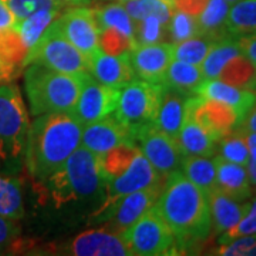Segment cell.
Segmentation results:
<instances>
[{"label":"cell","instance_id":"50","mask_svg":"<svg viewBox=\"0 0 256 256\" xmlns=\"http://www.w3.org/2000/svg\"><path fill=\"white\" fill-rule=\"evenodd\" d=\"M244 136H245V140H246L249 156H250L252 161H256V132H244Z\"/></svg>","mask_w":256,"mask_h":256},{"label":"cell","instance_id":"17","mask_svg":"<svg viewBox=\"0 0 256 256\" xmlns=\"http://www.w3.org/2000/svg\"><path fill=\"white\" fill-rule=\"evenodd\" d=\"M128 142H134V138L114 116L82 127V146L96 156H104L112 148Z\"/></svg>","mask_w":256,"mask_h":256},{"label":"cell","instance_id":"42","mask_svg":"<svg viewBox=\"0 0 256 256\" xmlns=\"http://www.w3.org/2000/svg\"><path fill=\"white\" fill-rule=\"evenodd\" d=\"M245 235H256V198L249 202V210L245 216L238 224L220 235V244H226L232 239L245 236Z\"/></svg>","mask_w":256,"mask_h":256},{"label":"cell","instance_id":"14","mask_svg":"<svg viewBox=\"0 0 256 256\" xmlns=\"http://www.w3.org/2000/svg\"><path fill=\"white\" fill-rule=\"evenodd\" d=\"M186 117L194 118L218 144V141L238 128L240 117L226 104L191 96L186 102Z\"/></svg>","mask_w":256,"mask_h":256},{"label":"cell","instance_id":"30","mask_svg":"<svg viewBox=\"0 0 256 256\" xmlns=\"http://www.w3.org/2000/svg\"><path fill=\"white\" fill-rule=\"evenodd\" d=\"M0 216L18 220L24 216V202L20 181L0 174Z\"/></svg>","mask_w":256,"mask_h":256},{"label":"cell","instance_id":"13","mask_svg":"<svg viewBox=\"0 0 256 256\" xmlns=\"http://www.w3.org/2000/svg\"><path fill=\"white\" fill-rule=\"evenodd\" d=\"M120 90L121 88L101 84L92 77V74L87 73L76 107L72 112L73 117L84 127L112 116V112L117 108Z\"/></svg>","mask_w":256,"mask_h":256},{"label":"cell","instance_id":"10","mask_svg":"<svg viewBox=\"0 0 256 256\" xmlns=\"http://www.w3.org/2000/svg\"><path fill=\"white\" fill-rule=\"evenodd\" d=\"M164 181V176L150 164V161L140 151L137 156L134 158V161L122 174L108 182H106L104 201L96 212L106 210L107 208H110L112 204H116L118 200L127 196L132 192L146 190L150 186L162 185Z\"/></svg>","mask_w":256,"mask_h":256},{"label":"cell","instance_id":"5","mask_svg":"<svg viewBox=\"0 0 256 256\" xmlns=\"http://www.w3.org/2000/svg\"><path fill=\"white\" fill-rule=\"evenodd\" d=\"M30 122L16 84L0 86V162L13 165L24 156Z\"/></svg>","mask_w":256,"mask_h":256},{"label":"cell","instance_id":"31","mask_svg":"<svg viewBox=\"0 0 256 256\" xmlns=\"http://www.w3.org/2000/svg\"><path fill=\"white\" fill-rule=\"evenodd\" d=\"M226 28L230 36L256 34V0H239L229 9Z\"/></svg>","mask_w":256,"mask_h":256},{"label":"cell","instance_id":"20","mask_svg":"<svg viewBox=\"0 0 256 256\" xmlns=\"http://www.w3.org/2000/svg\"><path fill=\"white\" fill-rule=\"evenodd\" d=\"M208 202L212 229L216 235H222L234 228L249 210V202L236 201L218 188L208 194Z\"/></svg>","mask_w":256,"mask_h":256},{"label":"cell","instance_id":"47","mask_svg":"<svg viewBox=\"0 0 256 256\" xmlns=\"http://www.w3.org/2000/svg\"><path fill=\"white\" fill-rule=\"evenodd\" d=\"M18 20L4 0H0V30L16 26Z\"/></svg>","mask_w":256,"mask_h":256},{"label":"cell","instance_id":"16","mask_svg":"<svg viewBox=\"0 0 256 256\" xmlns=\"http://www.w3.org/2000/svg\"><path fill=\"white\" fill-rule=\"evenodd\" d=\"M64 254L74 256H132L121 235L108 229L82 232L64 246Z\"/></svg>","mask_w":256,"mask_h":256},{"label":"cell","instance_id":"55","mask_svg":"<svg viewBox=\"0 0 256 256\" xmlns=\"http://www.w3.org/2000/svg\"><path fill=\"white\" fill-rule=\"evenodd\" d=\"M162 2H166V3H170V4H171V0H162ZM171 6H172V4H171Z\"/></svg>","mask_w":256,"mask_h":256},{"label":"cell","instance_id":"32","mask_svg":"<svg viewBox=\"0 0 256 256\" xmlns=\"http://www.w3.org/2000/svg\"><path fill=\"white\" fill-rule=\"evenodd\" d=\"M138 152H140L138 146L134 142H128L116 146L111 151L106 152L104 156H101L100 166L104 182H108L122 174L134 161Z\"/></svg>","mask_w":256,"mask_h":256},{"label":"cell","instance_id":"1","mask_svg":"<svg viewBox=\"0 0 256 256\" xmlns=\"http://www.w3.org/2000/svg\"><path fill=\"white\" fill-rule=\"evenodd\" d=\"M154 206L172 230L181 254L210 238L212 220L208 195L181 171L165 178Z\"/></svg>","mask_w":256,"mask_h":256},{"label":"cell","instance_id":"7","mask_svg":"<svg viewBox=\"0 0 256 256\" xmlns=\"http://www.w3.org/2000/svg\"><path fill=\"white\" fill-rule=\"evenodd\" d=\"M161 82L134 80L120 90L117 108L112 116L136 136L138 130L154 122L160 102Z\"/></svg>","mask_w":256,"mask_h":256},{"label":"cell","instance_id":"2","mask_svg":"<svg viewBox=\"0 0 256 256\" xmlns=\"http://www.w3.org/2000/svg\"><path fill=\"white\" fill-rule=\"evenodd\" d=\"M82 126L68 112L43 114L30 126L24 162L36 182H46L82 146Z\"/></svg>","mask_w":256,"mask_h":256},{"label":"cell","instance_id":"33","mask_svg":"<svg viewBox=\"0 0 256 256\" xmlns=\"http://www.w3.org/2000/svg\"><path fill=\"white\" fill-rule=\"evenodd\" d=\"M60 13H62V10L57 9L40 10L34 14L16 23V28L23 38L24 44L28 47V50L42 38L47 28H50L56 18L60 16Z\"/></svg>","mask_w":256,"mask_h":256},{"label":"cell","instance_id":"15","mask_svg":"<svg viewBox=\"0 0 256 256\" xmlns=\"http://www.w3.org/2000/svg\"><path fill=\"white\" fill-rule=\"evenodd\" d=\"M174 60V44L168 42L137 46L130 54L136 78L148 82H161L168 66Z\"/></svg>","mask_w":256,"mask_h":256},{"label":"cell","instance_id":"26","mask_svg":"<svg viewBox=\"0 0 256 256\" xmlns=\"http://www.w3.org/2000/svg\"><path fill=\"white\" fill-rule=\"evenodd\" d=\"M28 52L30 50L24 44L16 26L0 30V63L18 77L24 70Z\"/></svg>","mask_w":256,"mask_h":256},{"label":"cell","instance_id":"25","mask_svg":"<svg viewBox=\"0 0 256 256\" xmlns=\"http://www.w3.org/2000/svg\"><path fill=\"white\" fill-rule=\"evenodd\" d=\"M230 6L232 4H229L225 0H208L204 10L196 16L200 34L210 37L212 40H220L222 37L230 36L226 28Z\"/></svg>","mask_w":256,"mask_h":256},{"label":"cell","instance_id":"35","mask_svg":"<svg viewBox=\"0 0 256 256\" xmlns=\"http://www.w3.org/2000/svg\"><path fill=\"white\" fill-rule=\"evenodd\" d=\"M215 42L216 40H212L210 37L196 36L176 43L174 44V60L201 66Z\"/></svg>","mask_w":256,"mask_h":256},{"label":"cell","instance_id":"29","mask_svg":"<svg viewBox=\"0 0 256 256\" xmlns=\"http://www.w3.org/2000/svg\"><path fill=\"white\" fill-rule=\"evenodd\" d=\"M218 80L240 90L256 92V64L245 54H238L229 60L218 76Z\"/></svg>","mask_w":256,"mask_h":256},{"label":"cell","instance_id":"3","mask_svg":"<svg viewBox=\"0 0 256 256\" xmlns=\"http://www.w3.org/2000/svg\"><path fill=\"white\" fill-rule=\"evenodd\" d=\"M87 73L66 74L42 64L26 66L24 88L32 114L34 117L53 112L72 114Z\"/></svg>","mask_w":256,"mask_h":256},{"label":"cell","instance_id":"6","mask_svg":"<svg viewBox=\"0 0 256 256\" xmlns=\"http://www.w3.org/2000/svg\"><path fill=\"white\" fill-rule=\"evenodd\" d=\"M120 235L132 255L165 256L181 254L175 235L156 212V206L150 208Z\"/></svg>","mask_w":256,"mask_h":256},{"label":"cell","instance_id":"37","mask_svg":"<svg viewBox=\"0 0 256 256\" xmlns=\"http://www.w3.org/2000/svg\"><path fill=\"white\" fill-rule=\"evenodd\" d=\"M136 23V42L137 46L144 44H154L166 42V32H168V22H165L158 16H146Z\"/></svg>","mask_w":256,"mask_h":256},{"label":"cell","instance_id":"36","mask_svg":"<svg viewBox=\"0 0 256 256\" xmlns=\"http://www.w3.org/2000/svg\"><path fill=\"white\" fill-rule=\"evenodd\" d=\"M196 36H201L196 18L181 10H172L170 22H168V32H166L168 40L166 42L171 44H176L184 40Z\"/></svg>","mask_w":256,"mask_h":256},{"label":"cell","instance_id":"54","mask_svg":"<svg viewBox=\"0 0 256 256\" xmlns=\"http://www.w3.org/2000/svg\"><path fill=\"white\" fill-rule=\"evenodd\" d=\"M116 2H118V3H122V4H124V3H128V2H131V0H116Z\"/></svg>","mask_w":256,"mask_h":256},{"label":"cell","instance_id":"46","mask_svg":"<svg viewBox=\"0 0 256 256\" xmlns=\"http://www.w3.org/2000/svg\"><path fill=\"white\" fill-rule=\"evenodd\" d=\"M238 44L242 54H245L256 64V34H248V36H239Z\"/></svg>","mask_w":256,"mask_h":256},{"label":"cell","instance_id":"45","mask_svg":"<svg viewBox=\"0 0 256 256\" xmlns=\"http://www.w3.org/2000/svg\"><path fill=\"white\" fill-rule=\"evenodd\" d=\"M206 3L208 0H171V4L174 9L185 12L195 18L204 10Z\"/></svg>","mask_w":256,"mask_h":256},{"label":"cell","instance_id":"27","mask_svg":"<svg viewBox=\"0 0 256 256\" xmlns=\"http://www.w3.org/2000/svg\"><path fill=\"white\" fill-rule=\"evenodd\" d=\"M240 48L238 44V38L235 36L222 37L214 43L210 53L206 54L205 60L202 62L201 72L205 80H215L226 66L229 60L240 54Z\"/></svg>","mask_w":256,"mask_h":256},{"label":"cell","instance_id":"11","mask_svg":"<svg viewBox=\"0 0 256 256\" xmlns=\"http://www.w3.org/2000/svg\"><path fill=\"white\" fill-rule=\"evenodd\" d=\"M54 23L60 33L87 58V62L100 50V28L94 10L87 6L66 9L56 18Z\"/></svg>","mask_w":256,"mask_h":256},{"label":"cell","instance_id":"24","mask_svg":"<svg viewBox=\"0 0 256 256\" xmlns=\"http://www.w3.org/2000/svg\"><path fill=\"white\" fill-rule=\"evenodd\" d=\"M204 82L205 78L200 66L172 60L165 72L161 84L191 97V96H196V92Z\"/></svg>","mask_w":256,"mask_h":256},{"label":"cell","instance_id":"40","mask_svg":"<svg viewBox=\"0 0 256 256\" xmlns=\"http://www.w3.org/2000/svg\"><path fill=\"white\" fill-rule=\"evenodd\" d=\"M124 8L134 22H138L146 16H158L165 22H170L174 8L162 0H131L124 3Z\"/></svg>","mask_w":256,"mask_h":256},{"label":"cell","instance_id":"39","mask_svg":"<svg viewBox=\"0 0 256 256\" xmlns=\"http://www.w3.org/2000/svg\"><path fill=\"white\" fill-rule=\"evenodd\" d=\"M98 44L102 53L111 56H130L137 47V42L132 37L122 34L116 28H100Z\"/></svg>","mask_w":256,"mask_h":256},{"label":"cell","instance_id":"48","mask_svg":"<svg viewBox=\"0 0 256 256\" xmlns=\"http://www.w3.org/2000/svg\"><path fill=\"white\" fill-rule=\"evenodd\" d=\"M238 130L242 132H256V102L239 122Z\"/></svg>","mask_w":256,"mask_h":256},{"label":"cell","instance_id":"53","mask_svg":"<svg viewBox=\"0 0 256 256\" xmlns=\"http://www.w3.org/2000/svg\"><path fill=\"white\" fill-rule=\"evenodd\" d=\"M225 2H228L229 4H234V3H236V2H239V0H225Z\"/></svg>","mask_w":256,"mask_h":256},{"label":"cell","instance_id":"8","mask_svg":"<svg viewBox=\"0 0 256 256\" xmlns=\"http://www.w3.org/2000/svg\"><path fill=\"white\" fill-rule=\"evenodd\" d=\"M54 22L42 38L30 48L24 67L28 64H42L60 73H87V58L60 33Z\"/></svg>","mask_w":256,"mask_h":256},{"label":"cell","instance_id":"38","mask_svg":"<svg viewBox=\"0 0 256 256\" xmlns=\"http://www.w3.org/2000/svg\"><path fill=\"white\" fill-rule=\"evenodd\" d=\"M220 144V156L229 162L246 166L250 156L246 146V140L242 131L234 130L226 137L218 141Z\"/></svg>","mask_w":256,"mask_h":256},{"label":"cell","instance_id":"44","mask_svg":"<svg viewBox=\"0 0 256 256\" xmlns=\"http://www.w3.org/2000/svg\"><path fill=\"white\" fill-rule=\"evenodd\" d=\"M18 235H20V226L16 224V220L0 216V250L12 245L14 240H18Z\"/></svg>","mask_w":256,"mask_h":256},{"label":"cell","instance_id":"4","mask_svg":"<svg viewBox=\"0 0 256 256\" xmlns=\"http://www.w3.org/2000/svg\"><path fill=\"white\" fill-rule=\"evenodd\" d=\"M44 184L56 206L92 198L106 185L100 156L80 146Z\"/></svg>","mask_w":256,"mask_h":256},{"label":"cell","instance_id":"12","mask_svg":"<svg viewBox=\"0 0 256 256\" xmlns=\"http://www.w3.org/2000/svg\"><path fill=\"white\" fill-rule=\"evenodd\" d=\"M134 142L141 154L164 178L181 170L182 156L176 140L156 130L152 124L138 130L134 136Z\"/></svg>","mask_w":256,"mask_h":256},{"label":"cell","instance_id":"49","mask_svg":"<svg viewBox=\"0 0 256 256\" xmlns=\"http://www.w3.org/2000/svg\"><path fill=\"white\" fill-rule=\"evenodd\" d=\"M58 8L62 10L72 9V8H82V6H87L92 0H56Z\"/></svg>","mask_w":256,"mask_h":256},{"label":"cell","instance_id":"56","mask_svg":"<svg viewBox=\"0 0 256 256\" xmlns=\"http://www.w3.org/2000/svg\"><path fill=\"white\" fill-rule=\"evenodd\" d=\"M4 2H8V0H4Z\"/></svg>","mask_w":256,"mask_h":256},{"label":"cell","instance_id":"18","mask_svg":"<svg viewBox=\"0 0 256 256\" xmlns=\"http://www.w3.org/2000/svg\"><path fill=\"white\" fill-rule=\"evenodd\" d=\"M188 96L175 92L172 88L161 84L160 102L156 108L152 126L165 132L166 136L176 140L184 122L186 120V102Z\"/></svg>","mask_w":256,"mask_h":256},{"label":"cell","instance_id":"28","mask_svg":"<svg viewBox=\"0 0 256 256\" xmlns=\"http://www.w3.org/2000/svg\"><path fill=\"white\" fill-rule=\"evenodd\" d=\"M180 171L206 195L216 188V166L210 156H184Z\"/></svg>","mask_w":256,"mask_h":256},{"label":"cell","instance_id":"21","mask_svg":"<svg viewBox=\"0 0 256 256\" xmlns=\"http://www.w3.org/2000/svg\"><path fill=\"white\" fill-rule=\"evenodd\" d=\"M196 94L206 100L218 101V102L232 107L239 114L240 121L256 102V92L240 90L234 86H229L226 82H220L218 78L205 80L198 88Z\"/></svg>","mask_w":256,"mask_h":256},{"label":"cell","instance_id":"41","mask_svg":"<svg viewBox=\"0 0 256 256\" xmlns=\"http://www.w3.org/2000/svg\"><path fill=\"white\" fill-rule=\"evenodd\" d=\"M6 3H8L9 9L12 10V13L14 14L18 22L34 14L40 10H62L58 8L56 0H8Z\"/></svg>","mask_w":256,"mask_h":256},{"label":"cell","instance_id":"34","mask_svg":"<svg viewBox=\"0 0 256 256\" xmlns=\"http://www.w3.org/2000/svg\"><path fill=\"white\" fill-rule=\"evenodd\" d=\"M94 14H96L98 28H116V30L121 32L122 34L136 38L134 37L136 23L131 18V16L128 14V12L126 10L122 3L116 2V3L107 4V6H102L100 9L94 10Z\"/></svg>","mask_w":256,"mask_h":256},{"label":"cell","instance_id":"9","mask_svg":"<svg viewBox=\"0 0 256 256\" xmlns=\"http://www.w3.org/2000/svg\"><path fill=\"white\" fill-rule=\"evenodd\" d=\"M162 185L150 186L146 190L132 192L118 200L116 204H112L106 210L92 212L88 225L107 224L108 230L121 234L122 230L130 228L136 220H140L150 208L156 205L160 192L162 190Z\"/></svg>","mask_w":256,"mask_h":256},{"label":"cell","instance_id":"23","mask_svg":"<svg viewBox=\"0 0 256 256\" xmlns=\"http://www.w3.org/2000/svg\"><path fill=\"white\" fill-rule=\"evenodd\" d=\"M176 144L184 156H212L216 152V141L191 117H186L176 137Z\"/></svg>","mask_w":256,"mask_h":256},{"label":"cell","instance_id":"43","mask_svg":"<svg viewBox=\"0 0 256 256\" xmlns=\"http://www.w3.org/2000/svg\"><path fill=\"white\" fill-rule=\"evenodd\" d=\"M216 255L224 256H255L256 255V235H245L232 239L226 244H220Z\"/></svg>","mask_w":256,"mask_h":256},{"label":"cell","instance_id":"19","mask_svg":"<svg viewBox=\"0 0 256 256\" xmlns=\"http://www.w3.org/2000/svg\"><path fill=\"white\" fill-rule=\"evenodd\" d=\"M88 73L104 86L122 88L136 80L130 56H111L98 50L88 60Z\"/></svg>","mask_w":256,"mask_h":256},{"label":"cell","instance_id":"51","mask_svg":"<svg viewBox=\"0 0 256 256\" xmlns=\"http://www.w3.org/2000/svg\"><path fill=\"white\" fill-rule=\"evenodd\" d=\"M18 76L13 73L12 70H9L6 66L0 63V86L2 84H8V82H12L13 80H16Z\"/></svg>","mask_w":256,"mask_h":256},{"label":"cell","instance_id":"52","mask_svg":"<svg viewBox=\"0 0 256 256\" xmlns=\"http://www.w3.org/2000/svg\"><path fill=\"white\" fill-rule=\"evenodd\" d=\"M248 175H249V181H250V185L256 188V161H252L249 160V162L246 165Z\"/></svg>","mask_w":256,"mask_h":256},{"label":"cell","instance_id":"22","mask_svg":"<svg viewBox=\"0 0 256 256\" xmlns=\"http://www.w3.org/2000/svg\"><path fill=\"white\" fill-rule=\"evenodd\" d=\"M216 166V188L236 201L245 202L252 195V185L249 181L246 166L229 162L226 160L215 156Z\"/></svg>","mask_w":256,"mask_h":256}]
</instances>
